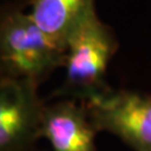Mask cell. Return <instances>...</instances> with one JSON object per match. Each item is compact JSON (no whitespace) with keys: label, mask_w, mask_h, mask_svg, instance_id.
Here are the masks:
<instances>
[{"label":"cell","mask_w":151,"mask_h":151,"mask_svg":"<svg viewBox=\"0 0 151 151\" xmlns=\"http://www.w3.org/2000/svg\"><path fill=\"white\" fill-rule=\"evenodd\" d=\"M40 84L0 76V151H34L40 139Z\"/></svg>","instance_id":"cell-4"},{"label":"cell","mask_w":151,"mask_h":151,"mask_svg":"<svg viewBox=\"0 0 151 151\" xmlns=\"http://www.w3.org/2000/svg\"><path fill=\"white\" fill-rule=\"evenodd\" d=\"M34 151H38V150H37V149H36V150H34Z\"/></svg>","instance_id":"cell-7"},{"label":"cell","mask_w":151,"mask_h":151,"mask_svg":"<svg viewBox=\"0 0 151 151\" xmlns=\"http://www.w3.org/2000/svg\"><path fill=\"white\" fill-rule=\"evenodd\" d=\"M66 50L55 43L29 12L7 6L0 17V76L42 82L63 67Z\"/></svg>","instance_id":"cell-2"},{"label":"cell","mask_w":151,"mask_h":151,"mask_svg":"<svg viewBox=\"0 0 151 151\" xmlns=\"http://www.w3.org/2000/svg\"><path fill=\"white\" fill-rule=\"evenodd\" d=\"M95 0H29L28 11L39 27L66 50V43L80 24L95 11Z\"/></svg>","instance_id":"cell-6"},{"label":"cell","mask_w":151,"mask_h":151,"mask_svg":"<svg viewBox=\"0 0 151 151\" xmlns=\"http://www.w3.org/2000/svg\"><path fill=\"white\" fill-rule=\"evenodd\" d=\"M97 131L80 101L64 99L45 104L40 139H46L52 151H96Z\"/></svg>","instance_id":"cell-5"},{"label":"cell","mask_w":151,"mask_h":151,"mask_svg":"<svg viewBox=\"0 0 151 151\" xmlns=\"http://www.w3.org/2000/svg\"><path fill=\"white\" fill-rule=\"evenodd\" d=\"M83 104L97 132L112 133L134 151H151V94L109 90Z\"/></svg>","instance_id":"cell-3"},{"label":"cell","mask_w":151,"mask_h":151,"mask_svg":"<svg viewBox=\"0 0 151 151\" xmlns=\"http://www.w3.org/2000/svg\"><path fill=\"white\" fill-rule=\"evenodd\" d=\"M118 46L112 28L92 12L67 39L65 78L53 95L85 103L108 92L105 75Z\"/></svg>","instance_id":"cell-1"}]
</instances>
